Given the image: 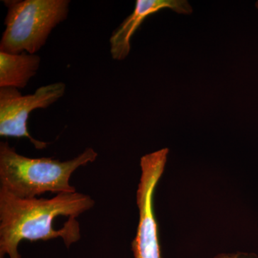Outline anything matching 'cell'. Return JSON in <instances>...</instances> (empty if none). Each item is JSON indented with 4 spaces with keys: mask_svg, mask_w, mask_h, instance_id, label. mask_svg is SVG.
I'll return each mask as SVG.
<instances>
[{
    "mask_svg": "<svg viewBox=\"0 0 258 258\" xmlns=\"http://www.w3.org/2000/svg\"><path fill=\"white\" fill-rule=\"evenodd\" d=\"M94 205L91 197L77 191L23 199L0 187V258H21L18 246L23 240L61 237L69 248L81 239L76 218Z\"/></svg>",
    "mask_w": 258,
    "mask_h": 258,
    "instance_id": "1",
    "label": "cell"
},
{
    "mask_svg": "<svg viewBox=\"0 0 258 258\" xmlns=\"http://www.w3.org/2000/svg\"><path fill=\"white\" fill-rule=\"evenodd\" d=\"M98 157L87 148L78 157L61 161L52 158H30L18 154L8 142L0 143V187L23 199L35 198L46 192L74 193L70 184L73 173L92 163Z\"/></svg>",
    "mask_w": 258,
    "mask_h": 258,
    "instance_id": "2",
    "label": "cell"
},
{
    "mask_svg": "<svg viewBox=\"0 0 258 258\" xmlns=\"http://www.w3.org/2000/svg\"><path fill=\"white\" fill-rule=\"evenodd\" d=\"M69 0H5L8 9L0 51L36 54L69 16Z\"/></svg>",
    "mask_w": 258,
    "mask_h": 258,
    "instance_id": "3",
    "label": "cell"
},
{
    "mask_svg": "<svg viewBox=\"0 0 258 258\" xmlns=\"http://www.w3.org/2000/svg\"><path fill=\"white\" fill-rule=\"evenodd\" d=\"M169 149L164 148L141 158L142 173L137 191L139 220L132 245L134 258H162L154 196L165 169Z\"/></svg>",
    "mask_w": 258,
    "mask_h": 258,
    "instance_id": "4",
    "label": "cell"
},
{
    "mask_svg": "<svg viewBox=\"0 0 258 258\" xmlns=\"http://www.w3.org/2000/svg\"><path fill=\"white\" fill-rule=\"evenodd\" d=\"M66 90L62 82L41 86L26 96L18 88H0V136L27 138L37 149L46 148L48 144L34 139L29 133V115L34 110L48 108L64 96Z\"/></svg>",
    "mask_w": 258,
    "mask_h": 258,
    "instance_id": "5",
    "label": "cell"
},
{
    "mask_svg": "<svg viewBox=\"0 0 258 258\" xmlns=\"http://www.w3.org/2000/svg\"><path fill=\"white\" fill-rule=\"evenodd\" d=\"M191 15L192 7L186 0H137L133 13L123 20L110 37V52L115 60H123L131 51V39L144 20L161 10Z\"/></svg>",
    "mask_w": 258,
    "mask_h": 258,
    "instance_id": "6",
    "label": "cell"
},
{
    "mask_svg": "<svg viewBox=\"0 0 258 258\" xmlns=\"http://www.w3.org/2000/svg\"><path fill=\"white\" fill-rule=\"evenodd\" d=\"M37 54H10L0 51V88L26 87L40 68Z\"/></svg>",
    "mask_w": 258,
    "mask_h": 258,
    "instance_id": "7",
    "label": "cell"
},
{
    "mask_svg": "<svg viewBox=\"0 0 258 258\" xmlns=\"http://www.w3.org/2000/svg\"><path fill=\"white\" fill-rule=\"evenodd\" d=\"M214 258H257L252 254L246 253V252H230V253H221L217 254Z\"/></svg>",
    "mask_w": 258,
    "mask_h": 258,
    "instance_id": "8",
    "label": "cell"
},
{
    "mask_svg": "<svg viewBox=\"0 0 258 258\" xmlns=\"http://www.w3.org/2000/svg\"><path fill=\"white\" fill-rule=\"evenodd\" d=\"M255 6H256V8H257L258 9V1L257 2V3H256Z\"/></svg>",
    "mask_w": 258,
    "mask_h": 258,
    "instance_id": "9",
    "label": "cell"
}]
</instances>
